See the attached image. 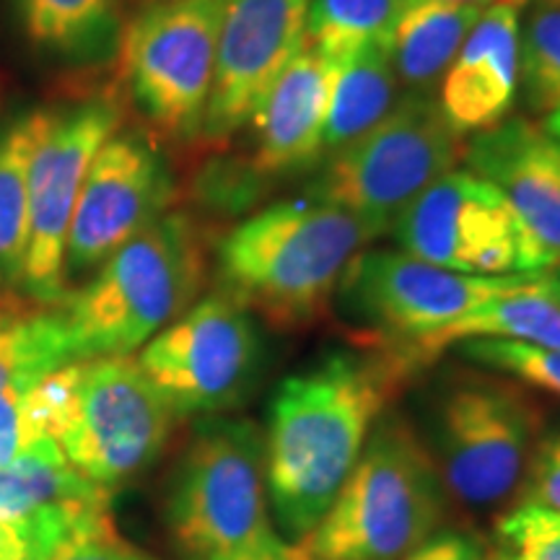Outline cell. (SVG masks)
<instances>
[{
	"mask_svg": "<svg viewBox=\"0 0 560 560\" xmlns=\"http://www.w3.org/2000/svg\"><path fill=\"white\" fill-rule=\"evenodd\" d=\"M405 374L382 350L335 353L280 382L268 408L265 490L278 535L317 527Z\"/></svg>",
	"mask_w": 560,
	"mask_h": 560,
	"instance_id": "obj_1",
	"label": "cell"
},
{
	"mask_svg": "<svg viewBox=\"0 0 560 560\" xmlns=\"http://www.w3.org/2000/svg\"><path fill=\"white\" fill-rule=\"evenodd\" d=\"M376 236L366 221L330 202H276L221 242L223 293L270 327L299 330L327 310L350 262Z\"/></svg>",
	"mask_w": 560,
	"mask_h": 560,
	"instance_id": "obj_2",
	"label": "cell"
},
{
	"mask_svg": "<svg viewBox=\"0 0 560 560\" xmlns=\"http://www.w3.org/2000/svg\"><path fill=\"white\" fill-rule=\"evenodd\" d=\"M446 488L429 444L387 412L317 527L289 548L291 560H402L429 540L446 511Z\"/></svg>",
	"mask_w": 560,
	"mask_h": 560,
	"instance_id": "obj_3",
	"label": "cell"
},
{
	"mask_svg": "<svg viewBox=\"0 0 560 560\" xmlns=\"http://www.w3.org/2000/svg\"><path fill=\"white\" fill-rule=\"evenodd\" d=\"M202 276L206 257L192 221L161 215L104 260L60 310L75 361L136 353L190 310Z\"/></svg>",
	"mask_w": 560,
	"mask_h": 560,
	"instance_id": "obj_4",
	"label": "cell"
},
{
	"mask_svg": "<svg viewBox=\"0 0 560 560\" xmlns=\"http://www.w3.org/2000/svg\"><path fill=\"white\" fill-rule=\"evenodd\" d=\"M166 524L187 560L280 552L265 490L262 431L244 418H206L182 454Z\"/></svg>",
	"mask_w": 560,
	"mask_h": 560,
	"instance_id": "obj_5",
	"label": "cell"
},
{
	"mask_svg": "<svg viewBox=\"0 0 560 560\" xmlns=\"http://www.w3.org/2000/svg\"><path fill=\"white\" fill-rule=\"evenodd\" d=\"M459 140L439 102L410 91L369 132L330 153L314 200L348 210L384 234L418 195L454 170Z\"/></svg>",
	"mask_w": 560,
	"mask_h": 560,
	"instance_id": "obj_6",
	"label": "cell"
},
{
	"mask_svg": "<svg viewBox=\"0 0 560 560\" xmlns=\"http://www.w3.org/2000/svg\"><path fill=\"white\" fill-rule=\"evenodd\" d=\"M431 416L429 452L452 499L488 509L520 490L540 431V412L524 392L467 376L439 392Z\"/></svg>",
	"mask_w": 560,
	"mask_h": 560,
	"instance_id": "obj_7",
	"label": "cell"
},
{
	"mask_svg": "<svg viewBox=\"0 0 560 560\" xmlns=\"http://www.w3.org/2000/svg\"><path fill=\"white\" fill-rule=\"evenodd\" d=\"M174 412L132 355L75 363V387L58 444L83 478L115 488L151 465Z\"/></svg>",
	"mask_w": 560,
	"mask_h": 560,
	"instance_id": "obj_8",
	"label": "cell"
},
{
	"mask_svg": "<svg viewBox=\"0 0 560 560\" xmlns=\"http://www.w3.org/2000/svg\"><path fill=\"white\" fill-rule=\"evenodd\" d=\"M138 366L174 416H215L236 408L255 384L260 338L247 310L215 293L153 335Z\"/></svg>",
	"mask_w": 560,
	"mask_h": 560,
	"instance_id": "obj_9",
	"label": "cell"
},
{
	"mask_svg": "<svg viewBox=\"0 0 560 560\" xmlns=\"http://www.w3.org/2000/svg\"><path fill=\"white\" fill-rule=\"evenodd\" d=\"M221 11V0H161L130 26L128 86L140 112L166 136L195 138L202 130Z\"/></svg>",
	"mask_w": 560,
	"mask_h": 560,
	"instance_id": "obj_10",
	"label": "cell"
},
{
	"mask_svg": "<svg viewBox=\"0 0 560 560\" xmlns=\"http://www.w3.org/2000/svg\"><path fill=\"white\" fill-rule=\"evenodd\" d=\"M120 128L109 100H91L55 115L30 172V244L21 289L58 306L66 293V244L83 179L96 153Z\"/></svg>",
	"mask_w": 560,
	"mask_h": 560,
	"instance_id": "obj_11",
	"label": "cell"
},
{
	"mask_svg": "<svg viewBox=\"0 0 560 560\" xmlns=\"http://www.w3.org/2000/svg\"><path fill=\"white\" fill-rule=\"evenodd\" d=\"M516 276H467L408 252L363 249L340 289L348 310L371 327L376 346L382 342L380 350H392L465 317L506 291Z\"/></svg>",
	"mask_w": 560,
	"mask_h": 560,
	"instance_id": "obj_12",
	"label": "cell"
},
{
	"mask_svg": "<svg viewBox=\"0 0 560 560\" xmlns=\"http://www.w3.org/2000/svg\"><path fill=\"white\" fill-rule=\"evenodd\" d=\"M402 252L467 276L524 272L522 231L509 202L470 170L439 177L392 223Z\"/></svg>",
	"mask_w": 560,
	"mask_h": 560,
	"instance_id": "obj_13",
	"label": "cell"
},
{
	"mask_svg": "<svg viewBox=\"0 0 560 560\" xmlns=\"http://www.w3.org/2000/svg\"><path fill=\"white\" fill-rule=\"evenodd\" d=\"M174 182L161 153L138 132H115L91 161L66 244V278L109 260L172 206Z\"/></svg>",
	"mask_w": 560,
	"mask_h": 560,
	"instance_id": "obj_14",
	"label": "cell"
},
{
	"mask_svg": "<svg viewBox=\"0 0 560 560\" xmlns=\"http://www.w3.org/2000/svg\"><path fill=\"white\" fill-rule=\"evenodd\" d=\"M202 136L223 140L249 125L265 94L306 47L310 0H221Z\"/></svg>",
	"mask_w": 560,
	"mask_h": 560,
	"instance_id": "obj_15",
	"label": "cell"
},
{
	"mask_svg": "<svg viewBox=\"0 0 560 560\" xmlns=\"http://www.w3.org/2000/svg\"><path fill=\"white\" fill-rule=\"evenodd\" d=\"M472 174L509 202L522 231L524 272L560 268V140L524 117L475 132L465 149Z\"/></svg>",
	"mask_w": 560,
	"mask_h": 560,
	"instance_id": "obj_16",
	"label": "cell"
},
{
	"mask_svg": "<svg viewBox=\"0 0 560 560\" xmlns=\"http://www.w3.org/2000/svg\"><path fill=\"white\" fill-rule=\"evenodd\" d=\"M524 3L527 0H499L482 11L441 79L439 107L459 136L493 128L514 107Z\"/></svg>",
	"mask_w": 560,
	"mask_h": 560,
	"instance_id": "obj_17",
	"label": "cell"
},
{
	"mask_svg": "<svg viewBox=\"0 0 560 560\" xmlns=\"http://www.w3.org/2000/svg\"><path fill=\"white\" fill-rule=\"evenodd\" d=\"M467 340H520L560 348V268L520 272L506 291L465 317L382 353L408 376L446 348Z\"/></svg>",
	"mask_w": 560,
	"mask_h": 560,
	"instance_id": "obj_18",
	"label": "cell"
},
{
	"mask_svg": "<svg viewBox=\"0 0 560 560\" xmlns=\"http://www.w3.org/2000/svg\"><path fill=\"white\" fill-rule=\"evenodd\" d=\"M335 70V62L306 45L272 83L249 120L257 136V170L291 174L306 170L325 153V117Z\"/></svg>",
	"mask_w": 560,
	"mask_h": 560,
	"instance_id": "obj_19",
	"label": "cell"
},
{
	"mask_svg": "<svg viewBox=\"0 0 560 560\" xmlns=\"http://www.w3.org/2000/svg\"><path fill=\"white\" fill-rule=\"evenodd\" d=\"M482 9L446 0H408L389 39L400 86L429 94L457 58Z\"/></svg>",
	"mask_w": 560,
	"mask_h": 560,
	"instance_id": "obj_20",
	"label": "cell"
},
{
	"mask_svg": "<svg viewBox=\"0 0 560 560\" xmlns=\"http://www.w3.org/2000/svg\"><path fill=\"white\" fill-rule=\"evenodd\" d=\"M52 120V112L32 109L0 130V289H16L24 283L30 172L37 145Z\"/></svg>",
	"mask_w": 560,
	"mask_h": 560,
	"instance_id": "obj_21",
	"label": "cell"
},
{
	"mask_svg": "<svg viewBox=\"0 0 560 560\" xmlns=\"http://www.w3.org/2000/svg\"><path fill=\"white\" fill-rule=\"evenodd\" d=\"M389 45H366L342 60L332 75L325 117V153L359 140L400 100Z\"/></svg>",
	"mask_w": 560,
	"mask_h": 560,
	"instance_id": "obj_22",
	"label": "cell"
},
{
	"mask_svg": "<svg viewBox=\"0 0 560 560\" xmlns=\"http://www.w3.org/2000/svg\"><path fill=\"white\" fill-rule=\"evenodd\" d=\"M62 501H109V490L83 478L55 439L34 441L0 470V520H19Z\"/></svg>",
	"mask_w": 560,
	"mask_h": 560,
	"instance_id": "obj_23",
	"label": "cell"
},
{
	"mask_svg": "<svg viewBox=\"0 0 560 560\" xmlns=\"http://www.w3.org/2000/svg\"><path fill=\"white\" fill-rule=\"evenodd\" d=\"M408 0H310L306 45L335 66L366 45H389Z\"/></svg>",
	"mask_w": 560,
	"mask_h": 560,
	"instance_id": "obj_24",
	"label": "cell"
},
{
	"mask_svg": "<svg viewBox=\"0 0 560 560\" xmlns=\"http://www.w3.org/2000/svg\"><path fill=\"white\" fill-rule=\"evenodd\" d=\"M68 363H75L73 342L60 310L34 314L0 327V387L37 384Z\"/></svg>",
	"mask_w": 560,
	"mask_h": 560,
	"instance_id": "obj_25",
	"label": "cell"
},
{
	"mask_svg": "<svg viewBox=\"0 0 560 560\" xmlns=\"http://www.w3.org/2000/svg\"><path fill=\"white\" fill-rule=\"evenodd\" d=\"M109 516V501H62L0 520V560H52L70 537Z\"/></svg>",
	"mask_w": 560,
	"mask_h": 560,
	"instance_id": "obj_26",
	"label": "cell"
},
{
	"mask_svg": "<svg viewBox=\"0 0 560 560\" xmlns=\"http://www.w3.org/2000/svg\"><path fill=\"white\" fill-rule=\"evenodd\" d=\"M520 86L532 112L560 107V5L537 0L520 34Z\"/></svg>",
	"mask_w": 560,
	"mask_h": 560,
	"instance_id": "obj_27",
	"label": "cell"
},
{
	"mask_svg": "<svg viewBox=\"0 0 560 560\" xmlns=\"http://www.w3.org/2000/svg\"><path fill=\"white\" fill-rule=\"evenodd\" d=\"M117 0H21V19L42 50L75 52L107 30Z\"/></svg>",
	"mask_w": 560,
	"mask_h": 560,
	"instance_id": "obj_28",
	"label": "cell"
},
{
	"mask_svg": "<svg viewBox=\"0 0 560 560\" xmlns=\"http://www.w3.org/2000/svg\"><path fill=\"white\" fill-rule=\"evenodd\" d=\"M459 346V353L467 361L506 371L532 387L560 397V348L532 346L520 340H467Z\"/></svg>",
	"mask_w": 560,
	"mask_h": 560,
	"instance_id": "obj_29",
	"label": "cell"
},
{
	"mask_svg": "<svg viewBox=\"0 0 560 560\" xmlns=\"http://www.w3.org/2000/svg\"><path fill=\"white\" fill-rule=\"evenodd\" d=\"M495 537L506 560H560L558 511L520 503L495 524Z\"/></svg>",
	"mask_w": 560,
	"mask_h": 560,
	"instance_id": "obj_30",
	"label": "cell"
},
{
	"mask_svg": "<svg viewBox=\"0 0 560 560\" xmlns=\"http://www.w3.org/2000/svg\"><path fill=\"white\" fill-rule=\"evenodd\" d=\"M26 392H30L26 384H3L0 387V470L13 465L34 441H39V433L30 416Z\"/></svg>",
	"mask_w": 560,
	"mask_h": 560,
	"instance_id": "obj_31",
	"label": "cell"
},
{
	"mask_svg": "<svg viewBox=\"0 0 560 560\" xmlns=\"http://www.w3.org/2000/svg\"><path fill=\"white\" fill-rule=\"evenodd\" d=\"M522 503H535L560 514V431L542 439L532 452Z\"/></svg>",
	"mask_w": 560,
	"mask_h": 560,
	"instance_id": "obj_32",
	"label": "cell"
},
{
	"mask_svg": "<svg viewBox=\"0 0 560 560\" xmlns=\"http://www.w3.org/2000/svg\"><path fill=\"white\" fill-rule=\"evenodd\" d=\"M52 560H149L117 535L112 516L91 524L62 545Z\"/></svg>",
	"mask_w": 560,
	"mask_h": 560,
	"instance_id": "obj_33",
	"label": "cell"
},
{
	"mask_svg": "<svg viewBox=\"0 0 560 560\" xmlns=\"http://www.w3.org/2000/svg\"><path fill=\"white\" fill-rule=\"evenodd\" d=\"M402 560H486L482 545L465 532H433L416 550H410Z\"/></svg>",
	"mask_w": 560,
	"mask_h": 560,
	"instance_id": "obj_34",
	"label": "cell"
},
{
	"mask_svg": "<svg viewBox=\"0 0 560 560\" xmlns=\"http://www.w3.org/2000/svg\"><path fill=\"white\" fill-rule=\"evenodd\" d=\"M215 560H291L289 548L280 552H262V556H236V558H215Z\"/></svg>",
	"mask_w": 560,
	"mask_h": 560,
	"instance_id": "obj_35",
	"label": "cell"
},
{
	"mask_svg": "<svg viewBox=\"0 0 560 560\" xmlns=\"http://www.w3.org/2000/svg\"><path fill=\"white\" fill-rule=\"evenodd\" d=\"M545 130L550 132V136H556L560 140V107H556L548 115V120H545Z\"/></svg>",
	"mask_w": 560,
	"mask_h": 560,
	"instance_id": "obj_36",
	"label": "cell"
},
{
	"mask_svg": "<svg viewBox=\"0 0 560 560\" xmlns=\"http://www.w3.org/2000/svg\"><path fill=\"white\" fill-rule=\"evenodd\" d=\"M446 3H459V5H475V9H490L493 3H499V0H446Z\"/></svg>",
	"mask_w": 560,
	"mask_h": 560,
	"instance_id": "obj_37",
	"label": "cell"
},
{
	"mask_svg": "<svg viewBox=\"0 0 560 560\" xmlns=\"http://www.w3.org/2000/svg\"><path fill=\"white\" fill-rule=\"evenodd\" d=\"M488 560H506V558H503V556H501V552H493V556H490Z\"/></svg>",
	"mask_w": 560,
	"mask_h": 560,
	"instance_id": "obj_38",
	"label": "cell"
},
{
	"mask_svg": "<svg viewBox=\"0 0 560 560\" xmlns=\"http://www.w3.org/2000/svg\"><path fill=\"white\" fill-rule=\"evenodd\" d=\"M550 3H556V5H560V0H550Z\"/></svg>",
	"mask_w": 560,
	"mask_h": 560,
	"instance_id": "obj_39",
	"label": "cell"
}]
</instances>
